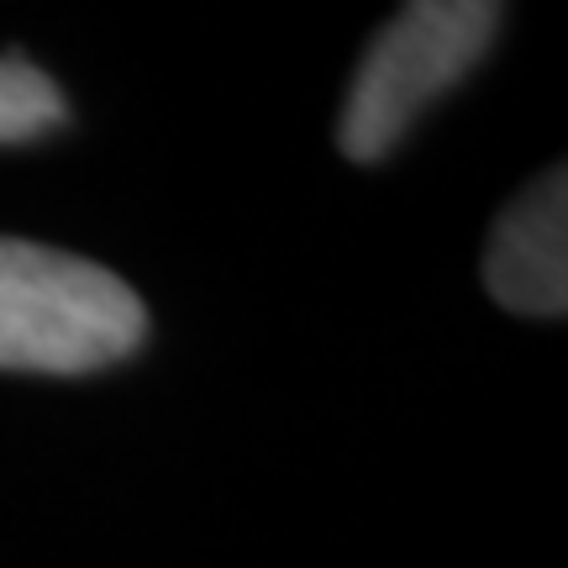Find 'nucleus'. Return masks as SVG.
Wrapping results in <instances>:
<instances>
[{
    "label": "nucleus",
    "instance_id": "obj_1",
    "mask_svg": "<svg viewBox=\"0 0 568 568\" xmlns=\"http://www.w3.org/2000/svg\"><path fill=\"white\" fill-rule=\"evenodd\" d=\"M148 332L138 290L59 247L0 237V368L90 374L138 353Z\"/></svg>",
    "mask_w": 568,
    "mask_h": 568
},
{
    "label": "nucleus",
    "instance_id": "obj_2",
    "mask_svg": "<svg viewBox=\"0 0 568 568\" xmlns=\"http://www.w3.org/2000/svg\"><path fill=\"white\" fill-rule=\"evenodd\" d=\"M500 32V6L489 0H416L389 21L364 53L347 90L337 148L353 163L385 159L406 126L443 90L464 80Z\"/></svg>",
    "mask_w": 568,
    "mask_h": 568
},
{
    "label": "nucleus",
    "instance_id": "obj_3",
    "mask_svg": "<svg viewBox=\"0 0 568 568\" xmlns=\"http://www.w3.org/2000/svg\"><path fill=\"white\" fill-rule=\"evenodd\" d=\"M489 295L527 316H564L568 305V174L548 169L495 222L485 253Z\"/></svg>",
    "mask_w": 568,
    "mask_h": 568
},
{
    "label": "nucleus",
    "instance_id": "obj_4",
    "mask_svg": "<svg viewBox=\"0 0 568 568\" xmlns=\"http://www.w3.org/2000/svg\"><path fill=\"white\" fill-rule=\"evenodd\" d=\"M69 116L59 84L27 59H0V142H32Z\"/></svg>",
    "mask_w": 568,
    "mask_h": 568
}]
</instances>
